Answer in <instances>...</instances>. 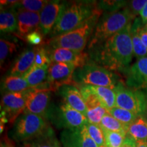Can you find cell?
Listing matches in <instances>:
<instances>
[{
	"label": "cell",
	"instance_id": "obj_14",
	"mask_svg": "<svg viewBox=\"0 0 147 147\" xmlns=\"http://www.w3.org/2000/svg\"><path fill=\"white\" fill-rule=\"evenodd\" d=\"M126 83L131 89L147 91V57L138 59L129 68Z\"/></svg>",
	"mask_w": 147,
	"mask_h": 147
},
{
	"label": "cell",
	"instance_id": "obj_25",
	"mask_svg": "<svg viewBox=\"0 0 147 147\" xmlns=\"http://www.w3.org/2000/svg\"><path fill=\"white\" fill-rule=\"evenodd\" d=\"M24 147H63L55 136L51 128L45 134L24 143Z\"/></svg>",
	"mask_w": 147,
	"mask_h": 147
},
{
	"label": "cell",
	"instance_id": "obj_29",
	"mask_svg": "<svg viewBox=\"0 0 147 147\" xmlns=\"http://www.w3.org/2000/svg\"><path fill=\"white\" fill-rule=\"evenodd\" d=\"M16 48L17 45L13 42L4 39L0 40V63L1 68L5 62L16 52Z\"/></svg>",
	"mask_w": 147,
	"mask_h": 147
},
{
	"label": "cell",
	"instance_id": "obj_41",
	"mask_svg": "<svg viewBox=\"0 0 147 147\" xmlns=\"http://www.w3.org/2000/svg\"><path fill=\"white\" fill-rule=\"evenodd\" d=\"M136 147H147V141H139V142H137Z\"/></svg>",
	"mask_w": 147,
	"mask_h": 147
},
{
	"label": "cell",
	"instance_id": "obj_1",
	"mask_svg": "<svg viewBox=\"0 0 147 147\" xmlns=\"http://www.w3.org/2000/svg\"><path fill=\"white\" fill-rule=\"evenodd\" d=\"M131 27V24L91 49L90 57L94 63L108 69L123 68L129 65L134 55Z\"/></svg>",
	"mask_w": 147,
	"mask_h": 147
},
{
	"label": "cell",
	"instance_id": "obj_43",
	"mask_svg": "<svg viewBox=\"0 0 147 147\" xmlns=\"http://www.w3.org/2000/svg\"><path fill=\"white\" fill-rule=\"evenodd\" d=\"M145 27H146V29H147V23L146 24V25H145Z\"/></svg>",
	"mask_w": 147,
	"mask_h": 147
},
{
	"label": "cell",
	"instance_id": "obj_44",
	"mask_svg": "<svg viewBox=\"0 0 147 147\" xmlns=\"http://www.w3.org/2000/svg\"><path fill=\"white\" fill-rule=\"evenodd\" d=\"M119 147H122V146H119Z\"/></svg>",
	"mask_w": 147,
	"mask_h": 147
},
{
	"label": "cell",
	"instance_id": "obj_37",
	"mask_svg": "<svg viewBox=\"0 0 147 147\" xmlns=\"http://www.w3.org/2000/svg\"><path fill=\"white\" fill-rule=\"evenodd\" d=\"M139 36L140 37L143 45L147 49V29L145 27V25L144 26H142L140 28V29Z\"/></svg>",
	"mask_w": 147,
	"mask_h": 147
},
{
	"label": "cell",
	"instance_id": "obj_3",
	"mask_svg": "<svg viewBox=\"0 0 147 147\" xmlns=\"http://www.w3.org/2000/svg\"><path fill=\"white\" fill-rule=\"evenodd\" d=\"M127 9L107 12L99 20L89 43V49L102 44L114 35L131 25L134 19Z\"/></svg>",
	"mask_w": 147,
	"mask_h": 147
},
{
	"label": "cell",
	"instance_id": "obj_34",
	"mask_svg": "<svg viewBox=\"0 0 147 147\" xmlns=\"http://www.w3.org/2000/svg\"><path fill=\"white\" fill-rule=\"evenodd\" d=\"M125 1H102L97 3L98 7L101 10L109 11L110 12H114L119 11V8L126 5Z\"/></svg>",
	"mask_w": 147,
	"mask_h": 147
},
{
	"label": "cell",
	"instance_id": "obj_13",
	"mask_svg": "<svg viewBox=\"0 0 147 147\" xmlns=\"http://www.w3.org/2000/svg\"><path fill=\"white\" fill-rule=\"evenodd\" d=\"M47 51L51 62L71 63L78 68L83 67L89 61V55L82 51L80 52L63 48L50 49Z\"/></svg>",
	"mask_w": 147,
	"mask_h": 147
},
{
	"label": "cell",
	"instance_id": "obj_23",
	"mask_svg": "<svg viewBox=\"0 0 147 147\" xmlns=\"http://www.w3.org/2000/svg\"><path fill=\"white\" fill-rule=\"evenodd\" d=\"M127 135L136 142L147 141V118L140 115L131 125L128 126Z\"/></svg>",
	"mask_w": 147,
	"mask_h": 147
},
{
	"label": "cell",
	"instance_id": "obj_30",
	"mask_svg": "<svg viewBox=\"0 0 147 147\" xmlns=\"http://www.w3.org/2000/svg\"><path fill=\"white\" fill-rule=\"evenodd\" d=\"M103 129L106 147H119L122 146L127 134L122 132L111 131Z\"/></svg>",
	"mask_w": 147,
	"mask_h": 147
},
{
	"label": "cell",
	"instance_id": "obj_42",
	"mask_svg": "<svg viewBox=\"0 0 147 147\" xmlns=\"http://www.w3.org/2000/svg\"><path fill=\"white\" fill-rule=\"evenodd\" d=\"M145 113H146V115L147 116V103H146V112H145Z\"/></svg>",
	"mask_w": 147,
	"mask_h": 147
},
{
	"label": "cell",
	"instance_id": "obj_2",
	"mask_svg": "<svg viewBox=\"0 0 147 147\" xmlns=\"http://www.w3.org/2000/svg\"><path fill=\"white\" fill-rule=\"evenodd\" d=\"M98 13H102V10L96 1H74L65 3L50 36L53 38L72 31Z\"/></svg>",
	"mask_w": 147,
	"mask_h": 147
},
{
	"label": "cell",
	"instance_id": "obj_10",
	"mask_svg": "<svg viewBox=\"0 0 147 147\" xmlns=\"http://www.w3.org/2000/svg\"><path fill=\"white\" fill-rule=\"evenodd\" d=\"M76 68V66L71 63L51 62L47 78L51 91L59 90L65 85L76 86L73 76Z\"/></svg>",
	"mask_w": 147,
	"mask_h": 147
},
{
	"label": "cell",
	"instance_id": "obj_22",
	"mask_svg": "<svg viewBox=\"0 0 147 147\" xmlns=\"http://www.w3.org/2000/svg\"><path fill=\"white\" fill-rule=\"evenodd\" d=\"M18 29L16 11L12 8H1L0 13V30L3 33H12Z\"/></svg>",
	"mask_w": 147,
	"mask_h": 147
},
{
	"label": "cell",
	"instance_id": "obj_9",
	"mask_svg": "<svg viewBox=\"0 0 147 147\" xmlns=\"http://www.w3.org/2000/svg\"><path fill=\"white\" fill-rule=\"evenodd\" d=\"M51 91L48 82L38 87L30 88L27 93L26 108L24 113L34 114L47 119L49 112Z\"/></svg>",
	"mask_w": 147,
	"mask_h": 147
},
{
	"label": "cell",
	"instance_id": "obj_35",
	"mask_svg": "<svg viewBox=\"0 0 147 147\" xmlns=\"http://www.w3.org/2000/svg\"><path fill=\"white\" fill-rule=\"evenodd\" d=\"M146 3L147 0H133L127 3V6L125 7V8L127 9L134 18H136V16L140 14Z\"/></svg>",
	"mask_w": 147,
	"mask_h": 147
},
{
	"label": "cell",
	"instance_id": "obj_33",
	"mask_svg": "<svg viewBox=\"0 0 147 147\" xmlns=\"http://www.w3.org/2000/svg\"><path fill=\"white\" fill-rule=\"evenodd\" d=\"M51 61L49 58L48 51L43 46L37 47V51L35 57L34 63L32 68H37V67H43L47 65H50Z\"/></svg>",
	"mask_w": 147,
	"mask_h": 147
},
{
	"label": "cell",
	"instance_id": "obj_7",
	"mask_svg": "<svg viewBox=\"0 0 147 147\" xmlns=\"http://www.w3.org/2000/svg\"><path fill=\"white\" fill-rule=\"evenodd\" d=\"M116 106L127 110L137 115H144L146 112L147 96L141 90L127 88L119 82L115 88Z\"/></svg>",
	"mask_w": 147,
	"mask_h": 147
},
{
	"label": "cell",
	"instance_id": "obj_15",
	"mask_svg": "<svg viewBox=\"0 0 147 147\" xmlns=\"http://www.w3.org/2000/svg\"><path fill=\"white\" fill-rule=\"evenodd\" d=\"M61 141L64 147H99L86 126L78 129H65L61 134Z\"/></svg>",
	"mask_w": 147,
	"mask_h": 147
},
{
	"label": "cell",
	"instance_id": "obj_31",
	"mask_svg": "<svg viewBox=\"0 0 147 147\" xmlns=\"http://www.w3.org/2000/svg\"><path fill=\"white\" fill-rule=\"evenodd\" d=\"M108 113V110L102 106H95L93 108H87V111L85 114L88 123H89L100 125L101 121L103 117Z\"/></svg>",
	"mask_w": 147,
	"mask_h": 147
},
{
	"label": "cell",
	"instance_id": "obj_27",
	"mask_svg": "<svg viewBox=\"0 0 147 147\" xmlns=\"http://www.w3.org/2000/svg\"><path fill=\"white\" fill-rule=\"evenodd\" d=\"M100 127L104 129L108 130V131L122 132V133L127 134L128 127L114 118L109 113L103 117L101 121Z\"/></svg>",
	"mask_w": 147,
	"mask_h": 147
},
{
	"label": "cell",
	"instance_id": "obj_24",
	"mask_svg": "<svg viewBox=\"0 0 147 147\" xmlns=\"http://www.w3.org/2000/svg\"><path fill=\"white\" fill-rule=\"evenodd\" d=\"M49 66L50 65H47L37 68H31L23 75V78L31 88L38 87L47 82L45 80L48 78Z\"/></svg>",
	"mask_w": 147,
	"mask_h": 147
},
{
	"label": "cell",
	"instance_id": "obj_21",
	"mask_svg": "<svg viewBox=\"0 0 147 147\" xmlns=\"http://www.w3.org/2000/svg\"><path fill=\"white\" fill-rule=\"evenodd\" d=\"M144 25L141 18H136L131 27V36L133 45L134 55L138 59L147 57V49L143 45L139 36L140 29Z\"/></svg>",
	"mask_w": 147,
	"mask_h": 147
},
{
	"label": "cell",
	"instance_id": "obj_20",
	"mask_svg": "<svg viewBox=\"0 0 147 147\" xmlns=\"http://www.w3.org/2000/svg\"><path fill=\"white\" fill-rule=\"evenodd\" d=\"M1 91L3 94L14 92H22L30 89V87L23 76L8 75L1 80Z\"/></svg>",
	"mask_w": 147,
	"mask_h": 147
},
{
	"label": "cell",
	"instance_id": "obj_11",
	"mask_svg": "<svg viewBox=\"0 0 147 147\" xmlns=\"http://www.w3.org/2000/svg\"><path fill=\"white\" fill-rule=\"evenodd\" d=\"M28 90L22 92L8 93L3 95L1 101V116L3 115V117L6 118L10 122H15L26 108Z\"/></svg>",
	"mask_w": 147,
	"mask_h": 147
},
{
	"label": "cell",
	"instance_id": "obj_26",
	"mask_svg": "<svg viewBox=\"0 0 147 147\" xmlns=\"http://www.w3.org/2000/svg\"><path fill=\"white\" fill-rule=\"evenodd\" d=\"M108 113L113 116L114 118L127 127L138 117V115L136 114L117 106L108 110Z\"/></svg>",
	"mask_w": 147,
	"mask_h": 147
},
{
	"label": "cell",
	"instance_id": "obj_18",
	"mask_svg": "<svg viewBox=\"0 0 147 147\" xmlns=\"http://www.w3.org/2000/svg\"><path fill=\"white\" fill-rule=\"evenodd\" d=\"M37 47L26 49L19 55L11 67L9 75L23 76L34 65Z\"/></svg>",
	"mask_w": 147,
	"mask_h": 147
},
{
	"label": "cell",
	"instance_id": "obj_38",
	"mask_svg": "<svg viewBox=\"0 0 147 147\" xmlns=\"http://www.w3.org/2000/svg\"><path fill=\"white\" fill-rule=\"evenodd\" d=\"M136 143L137 142L135 140L127 135L122 144V147H136Z\"/></svg>",
	"mask_w": 147,
	"mask_h": 147
},
{
	"label": "cell",
	"instance_id": "obj_28",
	"mask_svg": "<svg viewBox=\"0 0 147 147\" xmlns=\"http://www.w3.org/2000/svg\"><path fill=\"white\" fill-rule=\"evenodd\" d=\"M49 1L45 0H23L18 1L15 5L12 7L15 10L22 9L33 12L40 13Z\"/></svg>",
	"mask_w": 147,
	"mask_h": 147
},
{
	"label": "cell",
	"instance_id": "obj_6",
	"mask_svg": "<svg viewBox=\"0 0 147 147\" xmlns=\"http://www.w3.org/2000/svg\"><path fill=\"white\" fill-rule=\"evenodd\" d=\"M51 127L47 119L29 113H23L14 122L11 137L17 142H27L45 134Z\"/></svg>",
	"mask_w": 147,
	"mask_h": 147
},
{
	"label": "cell",
	"instance_id": "obj_5",
	"mask_svg": "<svg viewBox=\"0 0 147 147\" xmlns=\"http://www.w3.org/2000/svg\"><path fill=\"white\" fill-rule=\"evenodd\" d=\"M73 80L77 87L95 86L115 89L118 84L117 77L110 69L94 62H88L82 67L76 68Z\"/></svg>",
	"mask_w": 147,
	"mask_h": 147
},
{
	"label": "cell",
	"instance_id": "obj_8",
	"mask_svg": "<svg viewBox=\"0 0 147 147\" xmlns=\"http://www.w3.org/2000/svg\"><path fill=\"white\" fill-rule=\"evenodd\" d=\"M49 117H51L57 126L65 128V129H82L88 123L85 115L74 109L64 101L54 110L49 112L47 118Z\"/></svg>",
	"mask_w": 147,
	"mask_h": 147
},
{
	"label": "cell",
	"instance_id": "obj_36",
	"mask_svg": "<svg viewBox=\"0 0 147 147\" xmlns=\"http://www.w3.org/2000/svg\"><path fill=\"white\" fill-rule=\"evenodd\" d=\"M40 30H36L25 36V39L30 45L34 47H40L43 43V34Z\"/></svg>",
	"mask_w": 147,
	"mask_h": 147
},
{
	"label": "cell",
	"instance_id": "obj_19",
	"mask_svg": "<svg viewBox=\"0 0 147 147\" xmlns=\"http://www.w3.org/2000/svg\"><path fill=\"white\" fill-rule=\"evenodd\" d=\"M103 107L108 110L116 107V93L114 89L104 87L87 86Z\"/></svg>",
	"mask_w": 147,
	"mask_h": 147
},
{
	"label": "cell",
	"instance_id": "obj_40",
	"mask_svg": "<svg viewBox=\"0 0 147 147\" xmlns=\"http://www.w3.org/2000/svg\"><path fill=\"white\" fill-rule=\"evenodd\" d=\"M1 147H14L13 142L8 138L3 139V141L1 143Z\"/></svg>",
	"mask_w": 147,
	"mask_h": 147
},
{
	"label": "cell",
	"instance_id": "obj_16",
	"mask_svg": "<svg viewBox=\"0 0 147 147\" xmlns=\"http://www.w3.org/2000/svg\"><path fill=\"white\" fill-rule=\"evenodd\" d=\"M18 23V34L26 36L31 32L40 29V13L22 9L16 10Z\"/></svg>",
	"mask_w": 147,
	"mask_h": 147
},
{
	"label": "cell",
	"instance_id": "obj_17",
	"mask_svg": "<svg viewBox=\"0 0 147 147\" xmlns=\"http://www.w3.org/2000/svg\"><path fill=\"white\" fill-rule=\"evenodd\" d=\"M59 94L63 101L74 109L85 115L87 106L78 87L74 85H65L59 89Z\"/></svg>",
	"mask_w": 147,
	"mask_h": 147
},
{
	"label": "cell",
	"instance_id": "obj_4",
	"mask_svg": "<svg viewBox=\"0 0 147 147\" xmlns=\"http://www.w3.org/2000/svg\"><path fill=\"white\" fill-rule=\"evenodd\" d=\"M101 14H95L72 31L51 38L48 40V45L51 49L63 48L82 52L91 39Z\"/></svg>",
	"mask_w": 147,
	"mask_h": 147
},
{
	"label": "cell",
	"instance_id": "obj_12",
	"mask_svg": "<svg viewBox=\"0 0 147 147\" xmlns=\"http://www.w3.org/2000/svg\"><path fill=\"white\" fill-rule=\"evenodd\" d=\"M65 2L49 1L40 12V30L43 36L50 34L63 12Z\"/></svg>",
	"mask_w": 147,
	"mask_h": 147
},
{
	"label": "cell",
	"instance_id": "obj_39",
	"mask_svg": "<svg viewBox=\"0 0 147 147\" xmlns=\"http://www.w3.org/2000/svg\"><path fill=\"white\" fill-rule=\"evenodd\" d=\"M140 15L141 19H142L143 24H144V25H146L147 23V3L145 4L144 8H143L142 11H141Z\"/></svg>",
	"mask_w": 147,
	"mask_h": 147
},
{
	"label": "cell",
	"instance_id": "obj_32",
	"mask_svg": "<svg viewBox=\"0 0 147 147\" xmlns=\"http://www.w3.org/2000/svg\"><path fill=\"white\" fill-rule=\"evenodd\" d=\"M86 127L89 136L99 147H106L104 132L100 125H96L88 123Z\"/></svg>",
	"mask_w": 147,
	"mask_h": 147
}]
</instances>
